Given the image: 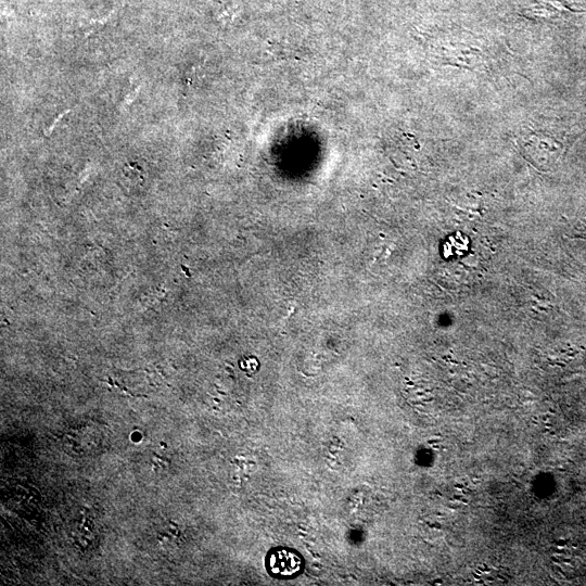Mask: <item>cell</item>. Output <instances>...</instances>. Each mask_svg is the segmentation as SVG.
<instances>
[{
  "mask_svg": "<svg viewBox=\"0 0 586 586\" xmlns=\"http://www.w3.org/2000/svg\"><path fill=\"white\" fill-rule=\"evenodd\" d=\"M456 487H457V488H462V487H463V485H461V484H460V485H459V484H457V485H456Z\"/></svg>",
  "mask_w": 586,
  "mask_h": 586,
  "instance_id": "cell-4",
  "label": "cell"
},
{
  "mask_svg": "<svg viewBox=\"0 0 586 586\" xmlns=\"http://www.w3.org/2000/svg\"><path fill=\"white\" fill-rule=\"evenodd\" d=\"M116 12H118V9L111 11L109 14L102 17L88 21V23L81 28L82 35L85 37H88L91 34L98 31L112 20Z\"/></svg>",
  "mask_w": 586,
  "mask_h": 586,
  "instance_id": "cell-2",
  "label": "cell"
},
{
  "mask_svg": "<svg viewBox=\"0 0 586 586\" xmlns=\"http://www.w3.org/2000/svg\"><path fill=\"white\" fill-rule=\"evenodd\" d=\"M302 558L292 550L278 548L268 555L267 569L276 577H293L302 571Z\"/></svg>",
  "mask_w": 586,
  "mask_h": 586,
  "instance_id": "cell-1",
  "label": "cell"
},
{
  "mask_svg": "<svg viewBox=\"0 0 586 586\" xmlns=\"http://www.w3.org/2000/svg\"><path fill=\"white\" fill-rule=\"evenodd\" d=\"M139 89L140 87H136V88H132L129 90V92L127 93V95L125 97L124 99V106H127L129 104H131L133 102V100L136 99L138 92H139Z\"/></svg>",
  "mask_w": 586,
  "mask_h": 586,
  "instance_id": "cell-3",
  "label": "cell"
}]
</instances>
